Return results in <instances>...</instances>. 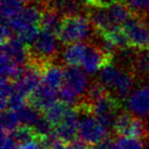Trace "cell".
I'll list each match as a JSON object with an SVG mask.
<instances>
[{
  "label": "cell",
  "instance_id": "cell-29",
  "mask_svg": "<svg viewBox=\"0 0 149 149\" xmlns=\"http://www.w3.org/2000/svg\"><path fill=\"white\" fill-rule=\"evenodd\" d=\"M145 126V137H149V116H147L144 120Z\"/></svg>",
  "mask_w": 149,
  "mask_h": 149
},
{
  "label": "cell",
  "instance_id": "cell-1",
  "mask_svg": "<svg viewBox=\"0 0 149 149\" xmlns=\"http://www.w3.org/2000/svg\"><path fill=\"white\" fill-rule=\"evenodd\" d=\"M88 74L84 70L74 66L64 68V79L58 91L59 100L68 105L77 106L85 99L90 88Z\"/></svg>",
  "mask_w": 149,
  "mask_h": 149
},
{
  "label": "cell",
  "instance_id": "cell-5",
  "mask_svg": "<svg viewBox=\"0 0 149 149\" xmlns=\"http://www.w3.org/2000/svg\"><path fill=\"white\" fill-rule=\"evenodd\" d=\"M97 31L89 17L80 15L64 17L58 34V39L60 43L70 45L79 42H86L95 37Z\"/></svg>",
  "mask_w": 149,
  "mask_h": 149
},
{
  "label": "cell",
  "instance_id": "cell-19",
  "mask_svg": "<svg viewBox=\"0 0 149 149\" xmlns=\"http://www.w3.org/2000/svg\"><path fill=\"white\" fill-rule=\"evenodd\" d=\"M17 113L19 116L21 124L32 127V128H34L43 116H41L40 110H38L37 108L34 107L30 103H26L23 107H21L17 110Z\"/></svg>",
  "mask_w": 149,
  "mask_h": 149
},
{
  "label": "cell",
  "instance_id": "cell-27",
  "mask_svg": "<svg viewBox=\"0 0 149 149\" xmlns=\"http://www.w3.org/2000/svg\"><path fill=\"white\" fill-rule=\"evenodd\" d=\"M96 5L98 6H108V5L112 4L114 2H118V1H122V0H95Z\"/></svg>",
  "mask_w": 149,
  "mask_h": 149
},
{
  "label": "cell",
  "instance_id": "cell-16",
  "mask_svg": "<svg viewBox=\"0 0 149 149\" xmlns=\"http://www.w3.org/2000/svg\"><path fill=\"white\" fill-rule=\"evenodd\" d=\"M64 17L60 15L57 11L53 10L51 8L44 6L43 15L41 19V28L44 31H47L52 33L58 37V34L60 32Z\"/></svg>",
  "mask_w": 149,
  "mask_h": 149
},
{
  "label": "cell",
  "instance_id": "cell-21",
  "mask_svg": "<svg viewBox=\"0 0 149 149\" xmlns=\"http://www.w3.org/2000/svg\"><path fill=\"white\" fill-rule=\"evenodd\" d=\"M25 8L23 0H1V19L2 22H8L17 17Z\"/></svg>",
  "mask_w": 149,
  "mask_h": 149
},
{
  "label": "cell",
  "instance_id": "cell-23",
  "mask_svg": "<svg viewBox=\"0 0 149 149\" xmlns=\"http://www.w3.org/2000/svg\"><path fill=\"white\" fill-rule=\"evenodd\" d=\"M118 149H144V143L139 138L120 137L116 141Z\"/></svg>",
  "mask_w": 149,
  "mask_h": 149
},
{
  "label": "cell",
  "instance_id": "cell-7",
  "mask_svg": "<svg viewBox=\"0 0 149 149\" xmlns=\"http://www.w3.org/2000/svg\"><path fill=\"white\" fill-rule=\"evenodd\" d=\"M123 29L131 47L136 50L149 49V24L143 15L133 13Z\"/></svg>",
  "mask_w": 149,
  "mask_h": 149
},
{
  "label": "cell",
  "instance_id": "cell-25",
  "mask_svg": "<svg viewBox=\"0 0 149 149\" xmlns=\"http://www.w3.org/2000/svg\"><path fill=\"white\" fill-rule=\"evenodd\" d=\"M1 149H19L9 135H1Z\"/></svg>",
  "mask_w": 149,
  "mask_h": 149
},
{
  "label": "cell",
  "instance_id": "cell-30",
  "mask_svg": "<svg viewBox=\"0 0 149 149\" xmlns=\"http://www.w3.org/2000/svg\"><path fill=\"white\" fill-rule=\"evenodd\" d=\"M144 149H149V137H145L144 140Z\"/></svg>",
  "mask_w": 149,
  "mask_h": 149
},
{
  "label": "cell",
  "instance_id": "cell-2",
  "mask_svg": "<svg viewBox=\"0 0 149 149\" xmlns=\"http://www.w3.org/2000/svg\"><path fill=\"white\" fill-rule=\"evenodd\" d=\"M135 77L128 70L114 64L105 65L98 74V82L108 93L123 102L132 93Z\"/></svg>",
  "mask_w": 149,
  "mask_h": 149
},
{
  "label": "cell",
  "instance_id": "cell-26",
  "mask_svg": "<svg viewBox=\"0 0 149 149\" xmlns=\"http://www.w3.org/2000/svg\"><path fill=\"white\" fill-rule=\"evenodd\" d=\"M92 149H118L116 142H113L111 139L107 138L104 141H102L101 143L95 145Z\"/></svg>",
  "mask_w": 149,
  "mask_h": 149
},
{
  "label": "cell",
  "instance_id": "cell-6",
  "mask_svg": "<svg viewBox=\"0 0 149 149\" xmlns=\"http://www.w3.org/2000/svg\"><path fill=\"white\" fill-rule=\"evenodd\" d=\"M59 42L56 35L41 30L36 39L29 45L30 61L42 65L51 63L59 53Z\"/></svg>",
  "mask_w": 149,
  "mask_h": 149
},
{
  "label": "cell",
  "instance_id": "cell-33",
  "mask_svg": "<svg viewBox=\"0 0 149 149\" xmlns=\"http://www.w3.org/2000/svg\"><path fill=\"white\" fill-rule=\"evenodd\" d=\"M48 0H43V2H47Z\"/></svg>",
  "mask_w": 149,
  "mask_h": 149
},
{
  "label": "cell",
  "instance_id": "cell-15",
  "mask_svg": "<svg viewBox=\"0 0 149 149\" xmlns=\"http://www.w3.org/2000/svg\"><path fill=\"white\" fill-rule=\"evenodd\" d=\"M63 79L64 70L60 65L51 62V63H48L44 66L43 72H42L41 84L58 92L63 84Z\"/></svg>",
  "mask_w": 149,
  "mask_h": 149
},
{
  "label": "cell",
  "instance_id": "cell-10",
  "mask_svg": "<svg viewBox=\"0 0 149 149\" xmlns=\"http://www.w3.org/2000/svg\"><path fill=\"white\" fill-rule=\"evenodd\" d=\"M112 129L120 137H145L144 122L129 111H122L118 114Z\"/></svg>",
  "mask_w": 149,
  "mask_h": 149
},
{
  "label": "cell",
  "instance_id": "cell-34",
  "mask_svg": "<svg viewBox=\"0 0 149 149\" xmlns=\"http://www.w3.org/2000/svg\"><path fill=\"white\" fill-rule=\"evenodd\" d=\"M147 10H148V13H149V5H148V9H147Z\"/></svg>",
  "mask_w": 149,
  "mask_h": 149
},
{
  "label": "cell",
  "instance_id": "cell-3",
  "mask_svg": "<svg viewBox=\"0 0 149 149\" xmlns=\"http://www.w3.org/2000/svg\"><path fill=\"white\" fill-rule=\"evenodd\" d=\"M30 62V51L17 37L1 43V74L4 78L15 77Z\"/></svg>",
  "mask_w": 149,
  "mask_h": 149
},
{
  "label": "cell",
  "instance_id": "cell-12",
  "mask_svg": "<svg viewBox=\"0 0 149 149\" xmlns=\"http://www.w3.org/2000/svg\"><path fill=\"white\" fill-rule=\"evenodd\" d=\"M127 111L137 118L149 116V87L141 86L132 92L125 100Z\"/></svg>",
  "mask_w": 149,
  "mask_h": 149
},
{
  "label": "cell",
  "instance_id": "cell-4",
  "mask_svg": "<svg viewBox=\"0 0 149 149\" xmlns=\"http://www.w3.org/2000/svg\"><path fill=\"white\" fill-rule=\"evenodd\" d=\"M79 116V139L88 145H97L107 139L108 129L92 113L91 107L86 102L77 106Z\"/></svg>",
  "mask_w": 149,
  "mask_h": 149
},
{
  "label": "cell",
  "instance_id": "cell-13",
  "mask_svg": "<svg viewBox=\"0 0 149 149\" xmlns=\"http://www.w3.org/2000/svg\"><path fill=\"white\" fill-rule=\"evenodd\" d=\"M58 92L48 88L47 86L40 84L34 93L28 98V103L33 105L40 111L45 112L49 109L57 100Z\"/></svg>",
  "mask_w": 149,
  "mask_h": 149
},
{
  "label": "cell",
  "instance_id": "cell-17",
  "mask_svg": "<svg viewBox=\"0 0 149 149\" xmlns=\"http://www.w3.org/2000/svg\"><path fill=\"white\" fill-rule=\"evenodd\" d=\"M107 10L112 23L116 28H123L128 19L132 17L133 13L123 1H118L108 5Z\"/></svg>",
  "mask_w": 149,
  "mask_h": 149
},
{
  "label": "cell",
  "instance_id": "cell-22",
  "mask_svg": "<svg viewBox=\"0 0 149 149\" xmlns=\"http://www.w3.org/2000/svg\"><path fill=\"white\" fill-rule=\"evenodd\" d=\"M19 116L17 111L6 109L2 111L1 116V135H9L19 126Z\"/></svg>",
  "mask_w": 149,
  "mask_h": 149
},
{
  "label": "cell",
  "instance_id": "cell-9",
  "mask_svg": "<svg viewBox=\"0 0 149 149\" xmlns=\"http://www.w3.org/2000/svg\"><path fill=\"white\" fill-rule=\"evenodd\" d=\"M44 66L45 65H42L37 62L30 61L23 68L17 79L13 81L17 92L21 94L24 98H26L27 101L28 98L41 84Z\"/></svg>",
  "mask_w": 149,
  "mask_h": 149
},
{
  "label": "cell",
  "instance_id": "cell-35",
  "mask_svg": "<svg viewBox=\"0 0 149 149\" xmlns=\"http://www.w3.org/2000/svg\"><path fill=\"white\" fill-rule=\"evenodd\" d=\"M148 50H149V49H148Z\"/></svg>",
  "mask_w": 149,
  "mask_h": 149
},
{
  "label": "cell",
  "instance_id": "cell-18",
  "mask_svg": "<svg viewBox=\"0 0 149 149\" xmlns=\"http://www.w3.org/2000/svg\"><path fill=\"white\" fill-rule=\"evenodd\" d=\"M72 108V107L70 105L58 100L49 109H47L44 112V116H45V118L48 120V123L51 125L52 129H53L56 125H58L65 118L66 114L70 111Z\"/></svg>",
  "mask_w": 149,
  "mask_h": 149
},
{
  "label": "cell",
  "instance_id": "cell-11",
  "mask_svg": "<svg viewBox=\"0 0 149 149\" xmlns=\"http://www.w3.org/2000/svg\"><path fill=\"white\" fill-rule=\"evenodd\" d=\"M53 136L64 143H72L79 138V116L72 107L66 116L53 128Z\"/></svg>",
  "mask_w": 149,
  "mask_h": 149
},
{
  "label": "cell",
  "instance_id": "cell-28",
  "mask_svg": "<svg viewBox=\"0 0 149 149\" xmlns=\"http://www.w3.org/2000/svg\"><path fill=\"white\" fill-rule=\"evenodd\" d=\"M82 3L86 6H89V7H97L96 5V1L95 0H81Z\"/></svg>",
  "mask_w": 149,
  "mask_h": 149
},
{
  "label": "cell",
  "instance_id": "cell-32",
  "mask_svg": "<svg viewBox=\"0 0 149 149\" xmlns=\"http://www.w3.org/2000/svg\"><path fill=\"white\" fill-rule=\"evenodd\" d=\"M24 2H26V1H27V2H30V1H34V0H23Z\"/></svg>",
  "mask_w": 149,
  "mask_h": 149
},
{
  "label": "cell",
  "instance_id": "cell-20",
  "mask_svg": "<svg viewBox=\"0 0 149 149\" xmlns=\"http://www.w3.org/2000/svg\"><path fill=\"white\" fill-rule=\"evenodd\" d=\"M133 76L135 79H147L149 76V50H139L135 60Z\"/></svg>",
  "mask_w": 149,
  "mask_h": 149
},
{
  "label": "cell",
  "instance_id": "cell-8",
  "mask_svg": "<svg viewBox=\"0 0 149 149\" xmlns=\"http://www.w3.org/2000/svg\"><path fill=\"white\" fill-rule=\"evenodd\" d=\"M123 102L116 99L110 93H106L102 97L98 98L91 104V111L101 124H103L107 129L113 128V125L120 113Z\"/></svg>",
  "mask_w": 149,
  "mask_h": 149
},
{
  "label": "cell",
  "instance_id": "cell-31",
  "mask_svg": "<svg viewBox=\"0 0 149 149\" xmlns=\"http://www.w3.org/2000/svg\"><path fill=\"white\" fill-rule=\"evenodd\" d=\"M146 81H147V84H148V87H149V76H148V77H147Z\"/></svg>",
  "mask_w": 149,
  "mask_h": 149
},
{
  "label": "cell",
  "instance_id": "cell-14",
  "mask_svg": "<svg viewBox=\"0 0 149 149\" xmlns=\"http://www.w3.org/2000/svg\"><path fill=\"white\" fill-rule=\"evenodd\" d=\"M42 3L45 7L57 11L63 17L80 15L84 10L81 0H48L47 2Z\"/></svg>",
  "mask_w": 149,
  "mask_h": 149
},
{
  "label": "cell",
  "instance_id": "cell-24",
  "mask_svg": "<svg viewBox=\"0 0 149 149\" xmlns=\"http://www.w3.org/2000/svg\"><path fill=\"white\" fill-rule=\"evenodd\" d=\"M122 1L134 15H143L145 10L148 9L149 0H122Z\"/></svg>",
  "mask_w": 149,
  "mask_h": 149
}]
</instances>
